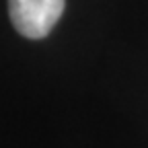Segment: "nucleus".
<instances>
[{"instance_id":"nucleus-1","label":"nucleus","mask_w":148,"mask_h":148,"mask_svg":"<svg viewBox=\"0 0 148 148\" xmlns=\"http://www.w3.org/2000/svg\"><path fill=\"white\" fill-rule=\"evenodd\" d=\"M66 0H8L12 27L27 39H43L64 12Z\"/></svg>"}]
</instances>
